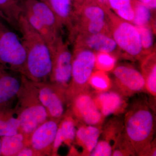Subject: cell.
<instances>
[{"instance_id": "7c38bea8", "label": "cell", "mask_w": 156, "mask_h": 156, "mask_svg": "<svg viewBox=\"0 0 156 156\" xmlns=\"http://www.w3.org/2000/svg\"><path fill=\"white\" fill-rule=\"evenodd\" d=\"M74 46L89 49L95 53H109L117 58L122 54L111 34H77L71 41Z\"/></svg>"}, {"instance_id": "e575fe53", "label": "cell", "mask_w": 156, "mask_h": 156, "mask_svg": "<svg viewBox=\"0 0 156 156\" xmlns=\"http://www.w3.org/2000/svg\"><path fill=\"white\" fill-rule=\"evenodd\" d=\"M93 1H95V0H83V5L87 4V3L91 2H93Z\"/></svg>"}, {"instance_id": "4dcf8cb0", "label": "cell", "mask_w": 156, "mask_h": 156, "mask_svg": "<svg viewBox=\"0 0 156 156\" xmlns=\"http://www.w3.org/2000/svg\"><path fill=\"white\" fill-rule=\"evenodd\" d=\"M136 1L144 4L151 10L154 11L156 9V0H136Z\"/></svg>"}, {"instance_id": "f35d334b", "label": "cell", "mask_w": 156, "mask_h": 156, "mask_svg": "<svg viewBox=\"0 0 156 156\" xmlns=\"http://www.w3.org/2000/svg\"><path fill=\"white\" fill-rule=\"evenodd\" d=\"M1 108H0V110H1Z\"/></svg>"}, {"instance_id": "603a6c76", "label": "cell", "mask_w": 156, "mask_h": 156, "mask_svg": "<svg viewBox=\"0 0 156 156\" xmlns=\"http://www.w3.org/2000/svg\"><path fill=\"white\" fill-rule=\"evenodd\" d=\"M0 11L8 24L17 30L20 17L23 14L22 2L17 0H0Z\"/></svg>"}, {"instance_id": "ac0fdd59", "label": "cell", "mask_w": 156, "mask_h": 156, "mask_svg": "<svg viewBox=\"0 0 156 156\" xmlns=\"http://www.w3.org/2000/svg\"><path fill=\"white\" fill-rule=\"evenodd\" d=\"M46 3L63 27L67 29L70 35L73 30L75 21V9L72 0H47Z\"/></svg>"}, {"instance_id": "4316f807", "label": "cell", "mask_w": 156, "mask_h": 156, "mask_svg": "<svg viewBox=\"0 0 156 156\" xmlns=\"http://www.w3.org/2000/svg\"><path fill=\"white\" fill-rule=\"evenodd\" d=\"M89 85L98 92H104L108 90L111 86V81L106 72L95 71L89 80Z\"/></svg>"}, {"instance_id": "ffe728a7", "label": "cell", "mask_w": 156, "mask_h": 156, "mask_svg": "<svg viewBox=\"0 0 156 156\" xmlns=\"http://www.w3.org/2000/svg\"><path fill=\"white\" fill-rule=\"evenodd\" d=\"M20 122L13 108L0 110V137L11 136L19 132Z\"/></svg>"}, {"instance_id": "8fae6325", "label": "cell", "mask_w": 156, "mask_h": 156, "mask_svg": "<svg viewBox=\"0 0 156 156\" xmlns=\"http://www.w3.org/2000/svg\"><path fill=\"white\" fill-rule=\"evenodd\" d=\"M60 120L49 119L31 134L28 145L32 148L36 156H52L53 143Z\"/></svg>"}, {"instance_id": "7402d4cb", "label": "cell", "mask_w": 156, "mask_h": 156, "mask_svg": "<svg viewBox=\"0 0 156 156\" xmlns=\"http://www.w3.org/2000/svg\"><path fill=\"white\" fill-rule=\"evenodd\" d=\"M23 14L34 29L35 30L43 37L49 47V49H51L54 45L57 38L61 34L57 35L54 33L33 13L29 10L23 9Z\"/></svg>"}, {"instance_id": "2e32d148", "label": "cell", "mask_w": 156, "mask_h": 156, "mask_svg": "<svg viewBox=\"0 0 156 156\" xmlns=\"http://www.w3.org/2000/svg\"><path fill=\"white\" fill-rule=\"evenodd\" d=\"M77 121L69 110L67 111L58 124L56 137L53 143L52 156L58 155V149L64 143L71 146L75 139Z\"/></svg>"}, {"instance_id": "30bf717a", "label": "cell", "mask_w": 156, "mask_h": 156, "mask_svg": "<svg viewBox=\"0 0 156 156\" xmlns=\"http://www.w3.org/2000/svg\"><path fill=\"white\" fill-rule=\"evenodd\" d=\"M114 83L118 92L124 96H131L145 89L141 72L131 65H119L113 69Z\"/></svg>"}, {"instance_id": "d4e9b609", "label": "cell", "mask_w": 156, "mask_h": 156, "mask_svg": "<svg viewBox=\"0 0 156 156\" xmlns=\"http://www.w3.org/2000/svg\"><path fill=\"white\" fill-rule=\"evenodd\" d=\"M109 9L118 17L132 22L134 16L133 0H108Z\"/></svg>"}, {"instance_id": "9c48e42d", "label": "cell", "mask_w": 156, "mask_h": 156, "mask_svg": "<svg viewBox=\"0 0 156 156\" xmlns=\"http://www.w3.org/2000/svg\"><path fill=\"white\" fill-rule=\"evenodd\" d=\"M69 111L78 122L89 126H99L103 116L98 107L94 95L89 90L80 92L69 100Z\"/></svg>"}, {"instance_id": "52a82bcc", "label": "cell", "mask_w": 156, "mask_h": 156, "mask_svg": "<svg viewBox=\"0 0 156 156\" xmlns=\"http://www.w3.org/2000/svg\"><path fill=\"white\" fill-rule=\"evenodd\" d=\"M52 67L49 81L66 91L72 79L73 53L62 34L58 36L54 45L50 49Z\"/></svg>"}, {"instance_id": "9a60e30c", "label": "cell", "mask_w": 156, "mask_h": 156, "mask_svg": "<svg viewBox=\"0 0 156 156\" xmlns=\"http://www.w3.org/2000/svg\"><path fill=\"white\" fill-rule=\"evenodd\" d=\"M94 97L98 107L105 118L120 113L127 105L124 96L116 91L98 92Z\"/></svg>"}, {"instance_id": "1f68e13d", "label": "cell", "mask_w": 156, "mask_h": 156, "mask_svg": "<svg viewBox=\"0 0 156 156\" xmlns=\"http://www.w3.org/2000/svg\"><path fill=\"white\" fill-rule=\"evenodd\" d=\"M72 1L74 8L75 11L80 9L84 4L83 0H72Z\"/></svg>"}, {"instance_id": "836d02e7", "label": "cell", "mask_w": 156, "mask_h": 156, "mask_svg": "<svg viewBox=\"0 0 156 156\" xmlns=\"http://www.w3.org/2000/svg\"><path fill=\"white\" fill-rule=\"evenodd\" d=\"M0 20L3 21V22L6 23L7 24H8V22H7V19H6V17L4 16V14H2L1 11H0Z\"/></svg>"}, {"instance_id": "7a4b0ae2", "label": "cell", "mask_w": 156, "mask_h": 156, "mask_svg": "<svg viewBox=\"0 0 156 156\" xmlns=\"http://www.w3.org/2000/svg\"><path fill=\"white\" fill-rule=\"evenodd\" d=\"M155 120L146 101H137L126 113L124 134L138 156L156 155L153 144Z\"/></svg>"}, {"instance_id": "6da1fadb", "label": "cell", "mask_w": 156, "mask_h": 156, "mask_svg": "<svg viewBox=\"0 0 156 156\" xmlns=\"http://www.w3.org/2000/svg\"><path fill=\"white\" fill-rule=\"evenodd\" d=\"M17 30L21 34L26 55L23 75L35 83L49 81L52 57L45 40L30 25L23 14L20 17Z\"/></svg>"}, {"instance_id": "d6986e66", "label": "cell", "mask_w": 156, "mask_h": 156, "mask_svg": "<svg viewBox=\"0 0 156 156\" xmlns=\"http://www.w3.org/2000/svg\"><path fill=\"white\" fill-rule=\"evenodd\" d=\"M156 57L154 51L140 59L141 69L145 83V89L154 97L156 95Z\"/></svg>"}, {"instance_id": "5bb4252c", "label": "cell", "mask_w": 156, "mask_h": 156, "mask_svg": "<svg viewBox=\"0 0 156 156\" xmlns=\"http://www.w3.org/2000/svg\"><path fill=\"white\" fill-rule=\"evenodd\" d=\"M22 7L33 13L54 33L62 34L64 27L47 3L40 0H23Z\"/></svg>"}, {"instance_id": "8d00e7d4", "label": "cell", "mask_w": 156, "mask_h": 156, "mask_svg": "<svg viewBox=\"0 0 156 156\" xmlns=\"http://www.w3.org/2000/svg\"><path fill=\"white\" fill-rule=\"evenodd\" d=\"M40 1H43V2H47V0H40Z\"/></svg>"}, {"instance_id": "3957f363", "label": "cell", "mask_w": 156, "mask_h": 156, "mask_svg": "<svg viewBox=\"0 0 156 156\" xmlns=\"http://www.w3.org/2000/svg\"><path fill=\"white\" fill-rule=\"evenodd\" d=\"M14 108L20 122L19 132L28 144L32 133L49 118L33 82L23 75Z\"/></svg>"}, {"instance_id": "e0dca14e", "label": "cell", "mask_w": 156, "mask_h": 156, "mask_svg": "<svg viewBox=\"0 0 156 156\" xmlns=\"http://www.w3.org/2000/svg\"><path fill=\"white\" fill-rule=\"evenodd\" d=\"M100 126H89L83 124L76 131V143L83 148L82 154L90 156L98 142L101 133Z\"/></svg>"}, {"instance_id": "d590c367", "label": "cell", "mask_w": 156, "mask_h": 156, "mask_svg": "<svg viewBox=\"0 0 156 156\" xmlns=\"http://www.w3.org/2000/svg\"><path fill=\"white\" fill-rule=\"evenodd\" d=\"M0 156H1V138L0 137Z\"/></svg>"}, {"instance_id": "f1b7e54d", "label": "cell", "mask_w": 156, "mask_h": 156, "mask_svg": "<svg viewBox=\"0 0 156 156\" xmlns=\"http://www.w3.org/2000/svg\"><path fill=\"white\" fill-rule=\"evenodd\" d=\"M112 145L108 141L105 140L98 142L90 156H112Z\"/></svg>"}, {"instance_id": "484cf974", "label": "cell", "mask_w": 156, "mask_h": 156, "mask_svg": "<svg viewBox=\"0 0 156 156\" xmlns=\"http://www.w3.org/2000/svg\"><path fill=\"white\" fill-rule=\"evenodd\" d=\"M139 31L143 49L145 55L154 50V34L155 30L147 26H136Z\"/></svg>"}, {"instance_id": "d6a6232c", "label": "cell", "mask_w": 156, "mask_h": 156, "mask_svg": "<svg viewBox=\"0 0 156 156\" xmlns=\"http://www.w3.org/2000/svg\"><path fill=\"white\" fill-rule=\"evenodd\" d=\"M95 1L101 4V5H103L108 8V0H95Z\"/></svg>"}, {"instance_id": "5b68a950", "label": "cell", "mask_w": 156, "mask_h": 156, "mask_svg": "<svg viewBox=\"0 0 156 156\" xmlns=\"http://www.w3.org/2000/svg\"><path fill=\"white\" fill-rule=\"evenodd\" d=\"M72 79L66 91L68 101L75 95L89 90V80L95 69V53L89 49L74 46Z\"/></svg>"}, {"instance_id": "f546056e", "label": "cell", "mask_w": 156, "mask_h": 156, "mask_svg": "<svg viewBox=\"0 0 156 156\" xmlns=\"http://www.w3.org/2000/svg\"><path fill=\"white\" fill-rule=\"evenodd\" d=\"M17 156H36V154L32 148L27 145L17 154Z\"/></svg>"}, {"instance_id": "44dd1931", "label": "cell", "mask_w": 156, "mask_h": 156, "mask_svg": "<svg viewBox=\"0 0 156 156\" xmlns=\"http://www.w3.org/2000/svg\"><path fill=\"white\" fill-rule=\"evenodd\" d=\"M1 138V156H17L24 147L28 145L25 136L20 132L14 135Z\"/></svg>"}, {"instance_id": "74e56055", "label": "cell", "mask_w": 156, "mask_h": 156, "mask_svg": "<svg viewBox=\"0 0 156 156\" xmlns=\"http://www.w3.org/2000/svg\"><path fill=\"white\" fill-rule=\"evenodd\" d=\"M17 1H19V2H22L23 0H17Z\"/></svg>"}, {"instance_id": "cb8c5ba5", "label": "cell", "mask_w": 156, "mask_h": 156, "mask_svg": "<svg viewBox=\"0 0 156 156\" xmlns=\"http://www.w3.org/2000/svg\"><path fill=\"white\" fill-rule=\"evenodd\" d=\"M134 9V16L131 22L135 26H147L155 30L152 11L144 4L133 0Z\"/></svg>"}, {"instance_id": "277c9868", "label": "cell", "mask_w": 156, "mask_h": 156, "mask_svg": "<svg viewBox=\"0 0 156 156\" xmlns=\"http://www.w3.org/2000/svg\"><path fill=\"white\" fill-rule=\"evenodd\" d=\"M106 11L110 31L123 57L140 60L146 56L136 26L118 17L109 8H106Z\"/></svg>"}, {"instance_id": "8992f818", "label": "cell", "mask_w": 156, "mask_h": 156, "mask_svg": "<svg viewBox=\"0 0 156 156\" xmlns=\"http://www.w3.org/2000/svg\"><path fill=\"white\" fill-rule=\"evenodd\" d=\"M7 24L0 20V64L23 75L26 58L25 49L20 37Z\"/></svg>"}, {"instance_id": "4fadbf2b", "label": "cell", "mask_w": 156, "mask_h": 156, "mask_svg": "<svg viewBox=\"0 0 156 156\" xmlns=\"http://www.w3.org/2000/svg\"><path fill=\"white\" fill-rule=\"evenodd\" d=\"M22 81V74L0 64L1 108L14 107Z\"/></svg>"}, {"instance_id": "ba28073f", "label": "cell", "mask_w": 156, "mask_h": 156, "mask_svg": "<svg viewBox=\"0 0 156 156\" xmlns=\"http://www.w3.org/2000/svg\"><path fill=\"white\" fill-rule=\"evenodd\" d=\"M33 83L49 119L61 120L67 111L66 108L69 105L65 90L50 81Z\"/></svg>"}, {"instance_id": "83f0119b", "label": "cell", "mask_w": 156, "mask_h": 156, "mask_svg": "<svg viewBox=\"0 0 156 156\" xmlns=\"http://www.w3.org/2000/svg\"><path fill=\"white\" fill-rule=\"evenodd\" d=\"M95 68L105 72L112 70L115 66L117 58L109 53H95Z\"/></svg>"}]
</instances>
